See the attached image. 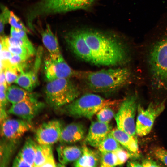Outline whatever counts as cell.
I'll use <instances>...</instances> for the list:
<instances>
[{
    "instance_id": "7",
    "label": "cell",
    "mask_w": 167,
    "mask_h": 167,
    "mask_svg": "<svg viewBox=\"0 0 167 167\" xmlns=\"http://www.w3.org/2000/svg\"><path fill=\"white\" fill-rule=\"evenodd\" d=\"M138 106L137 95L135 93L121 101L114 116L117 127L135 136L136 133L135 118Z\"/></svg>"
},
{
    "instance_id": "10",
    "label": "cell",
    "mask_w": 167,
    "mask_h": 167,
    "mask_svg": "<svg viewBox=\"0 0 167 167\" xmlns=\"http://www.w3.org/2000/svg\"><path fill=\"white\" fill-rule=\"evenodd\" d=\"M44 104L38 100L37 96L12 104L9 113L31 122L32 120L44 108Z\"/></svg>"
},
{
    "instance_id": "2",
    "label": "cell",
    "mask_w": 167,
    "mask_h": 167,
    "mask_svg": "<svg viewBox=\"0 0 167 167\" xmlns=\"http://www.w3.org/2000/svg\"><path fill=\"white\" fill-rule=\"evenodd\" d=\"M145 49L144 61L152 90L167 93V31Z\"/></svg>"
},
{
    "instance_id": "42",
    "label": "cell",
    "mask_w": 167,
    "mask_h": 167,
    "mask_svg": "<svg viewBox=\"0 0 167 167\" xmlns=\"http://www.w3.org/2000/svg\"><path fill=\"white\" fill-rule=\"evenodd\" d=\"M127 166L128 167H142L141 163L134 160L128 161L127 163Z\"/></svg>"
},
{
    "instance_id": "9",
    "label": "cell",
    "mask_w": 167,
    "mask_h": 167,
    "mask_svg": "<svg viewBox=\"0 0 167 167\" xmlns=\"http://www.w3.org/2000/svg\"><path fill=\"white\" fill-rule=\"evenodd\" d=\"M79 71L71 68L61 54L55 56L50 55L44 62V73L47 81L61 78L78 77Z\"/></svg>"
},
{
    "instance_id": "17",
    "label": "cell",
    "mask_w": 167,
    "mask_h": 167,
    "mask_svg": "<svg viewBox=\"0 0 167 167\" xmlns=\"http://www.w3.org/2000/svg\"><path fill=\"white\" fill-rule=\"evenodd\" d=\"M82 153L73 164L76 167H96L100 165L101 155L99 152L92 150L85 144L82 147Z\"/></svg>"
},
{
    "instance_id": "34",
    "label": "cell",
    "mask_w": 167,
    "mask_h": 167,
    "mask_svg": "<svg viewBox=\"0 0 167 167\" xmlns=\"http://www.w3.org/2000/svg\"><path fill=\"white\" fill-rule=\"evenodd\" d=\"M113 152L117 156L118 165L124 164L132 156L129 152H127L122 148L118 149Z\"/></svg>"
},
{
    "instance_id": "30",
    "label": "cell",
    "mask_w": 167,
    "mask_h": 167,
    "mask_svg": "<svg viewBox=\"0 0 167 167\" xmlns=\"http://www.w3.org/2000/svg\"><path fill=\"white\" fill-rule=\"evenodd\" d=\"M0 16V33L1 36L4 35L5 27L9 23L11 11L6 7L2 6Z\"/></svg>"
},
{
    "instance_id": "23",
    "label": "cell",
    "mask_w": 167,
    "mask_h": 167,
    "mask_svg": "<svg viewBox=\"0 0 167 167\" xmlns=\"http://www.w3.org/2000/svg\"><path fill=\"white\" fill-rule=\"evenodd\" d=\"M121 148L120 144L110 133L97 148L101 153L113 152Z\"/></svg>"
},
{
    "instance_id": "25",
    "label": "cell",
    "mask_w": 167,
    "mask_h": 167,
    "mask_svg": "<svg viewBox=\"0 0 167 167\" xmlns=\"http://www.w3.org/2000/svg\"><path fill=\"white\" fill-rule=\"evenodd\" d=\"M4 37L5 42L6 45L25 47L28 49L32 56L35 53V48L29 39L24 40L20 38L12 37L11 36H4Z\"/></svg>"
},
{
    "instance_id": "21",
    "label": "cell",
    "mask_w": 167,
    "mask_h": 167,
    "mask_svg": "<svg viewBox=\"0 0 167 167\" xmlns=\"http://www.w3.org/2000/svg\"><path fill=\"white\" fill-rule=\"evenodd\" d=\"M37 143L31 138L25 141L18 154L31 167H34V159Z\"/></svg>"
},
{
    "instance_id": "29",
    "label": "cell",
    "mask_w": 167,
    "mask_h": 167,
    "mask_svg": "<svg viewBox=\"0 0 167 167\" xmlns=\"http://www.w3.org/2000/svg\"><path fill=\"white\" fill-rule=\"evenodd\" d=\"M9 23L11 27L24 31L29 34L31 33V31L25 26L20 19L12 11H11Z\"/></svg>"
},
{
    "instance_id": "36",
    "label": "cell",
    "mask_w": 167,
    "mask_h": 167,
    "mask_svg": "<svg viewBox=\"0 0 167 167\" xmlns=\"http://www.w3.org/2000/svg\"><path fill=\"white\" fill-rule=\"evenodd\" d=\"M0 58L1 61L9 60L12 57L13 54L10 52L7 48L1 45Z\"/></svg>"
},
{
    "instance_id": "41",
    "label": "cell",
    "mask_w": 167,
    "mask_h": 167,
    "mask_svg": "<svg viewBox=\"0 0 167 167\" xmlns=\"http://www.w3.org/2000/svg\"><path fill=\"white\" fill-rule=\"evenodd\" d=\"M0 84H3L6 85L7 86L8 85L6 82L5 71L4 70L0 71Z\"/></svg>"
},
{
    "instance_id": "14",
    "label": "cell",
    "mask_w": 167,
    "mask_h": 167,
    "mask_svg": "<svg viewBox=\"0 0 167 167\" xmlns=\"http://www.w3.org/2000/svg\"><path fill=\"white\" fill-rule=\"evenodd\" d=\"M112 130L109 124L104 123L98 120L92 122L85 138L86 143L97 148Z\"/></svg>"
},
{
    "instance_id": "22",
    "label": "cell",
    "mask_w": 167,
    "mask_h": 167,
    "mask_svg": "<svg viewBox=\"0 0 167 167\" xmlns=\"http://www.w3.org/2000/svg\"><path fill=\"white\" fill-rule=\"evenodd\" d=\"M53 154L51 145L37 143L35 154L34 167H41L47 158Z\"/></svg>"
},
{
    "instance_id": "16",
    "label": "cell",
    "mask_w": 167,
    "mask_h": 167,
    "mask_svg": "<svg viewBox=\"0 0 167 167\" xmlns=\"http://www.w3.org/2000/svg\"><path fill=\"white\" fill-rule=\"evenodd\" d=\"M110 133L132 155L135 157L138 156V141L135 136L131 135L117 127L112 129Z\"/></svg>"
},
{
    "instance_id": "12",
    "label": "cell",
    "mask_w": 167,
    "mask_h": 167,
    "mask_svg": "<svg viewBox=\"0 0 167 167\" xmlns=\"http://www.w3.org/2000/svg\"><path fill=\"white\" fill-rule=\"evenodd\" d=\"M1 123V135L9 140H15L30 130L31 122L23 119L8 118Z\"/></svg>"
},
{
    "instance_id": "33",
    "label": "cell",
    "mask_w": 167,
    "mask_h": 167,
    "mask_svg": "<svg viewBox=\"0 0 167 167\" xmlns=\"http://www.w3.org/2000/svg\"><path fill=\"white\" fill-rule=\"evenodd\" d=\"M6 44V43H5ZM7 49L13 54L19 55L27 57L32 56L28 49L19 46L6 45Z\"/></svg>"
},
{
    "instance_id": "32",
    "label": "cell",
    "mask_w": 167,
    "mask_h": 167,
    "mask_svg": "<svg viewBox=\"0 0 167 167\" xmlns=\"http://www.w3.org/2000/svg\"><path fill=\"white\" fill-rule=\"evenodd\" d=\"M7 83L8 85L15 82L18 77L19 72L16 70L7 67L4 70Z\"/></svg>"
},
{
    "instance_id": "37",
    "label": "cell",
    "mask_w": 167,
    "mask_h": 167,
    "mask_svg": "<svg viewBox=\"0 0 167 167\" xmlns=\"http://www.w3.org/2000/svg\"><path fill=\"white\" fill-rule=\"evenodd\" d=\"M142 167H160L161 166L153 160L147 158L143 160L141 163Z\"/></svg>"
},
{
    "instance_id": "8",
    "label": "cell",
    "mask_w": 167,
    "mask_h": 167,
    "mask_svg": "<svg viewBox=\"0 0 167 167\" xmlns=\"http://www.w3.org/2000/svg\"><path fill=\"white\" fill-rule=\"evenodd\" d=\"M165 101L152 102L144 109L139 104L137 107L136 133L140 136L146 135L151 131L155 121L165 109Z\"/></svg>"
},
{
    "instance_id": "3",
    "label": "cell",
    "mask_w": 167,
    "mask_h": 167,
    "mask_svg": "<svg viewBox=\"0 0 167 167\" xmlns=\"http://www.w3.org/2000/svg\"><path fill=\"white\" fill-rule=\"evenodd\" d=\"M132 76L129 69L122 67L94 71H79L78 78L84 80L92 91L107 93L127 84L131 81Z\"/></svg>"
},
{
    "instance_id": "15",
    "label": "cell",
    "mask_w": 167,
    "mask_h": 167,
    "mask_svg": "<svg viewBox=\"0 0 167 167\" xmlns=\"http://www.w3.org/2000/svg\"><path fill=\"white\" fill-rule=\"evenodd\" d=\"M86 128L81 123H71L63 127L59 142L62 144L75 143L86 137Z\"/></svg>"
},
{
    "instance_id": "26",
    "label": "cell",
    "mask_w": 167,
    "mask_h": 167,
    "mask_svg": "<svg viewBox=\"0 0 167 167\" xmlns=\"http://www.w3.org/2000/svg\"><path fill=\"white\" fill-rule=\"evenodd\" d=\"M101 154L100 166L111 167L118 165L117 158L114 152L101 153Z\"/></svg>"
},
{
    "instance_id": "28",
    "label": "cell",
    "mask_w": 167,
    "mask_h": 167,
    "mask_svg": "<svg viewBox=\"0 0 167 167\" xmlns=\"http://www.w3.org/2000/svg\"><path fill=\"white\" fill-rule=\"evenodd\" d=\"M42 48L39 47L36 53L34 65L31 70L32 73L33 80L36 87L38 83V73L41 66L42 54Z\"/></svg>"
},
{
    "instance_id": "11",
    "label": "cell",
    "mask_w": 167,
    "mask_h": 167,
    "mask_svg": "<svg viewBox=\"0 0 167 167\" xmlns=\"http://www.w3.org/2000/svg\"><path fill=\"white\" fill-rule=\"evenodd\" d=\"M63 127L61 122L57 120L42 123L36 132L35 137L37 143L51 145L59 142Z\"/></svg>"
},
{
    "instance_id": "24",
    "label": "cell",
    "mask_w": 167,
    "mask_h": 167,
    "mask_svg": "<svg viewBox=\"0 0 167 167\" xmlns=\"http://www.w3.org/2000/svg\"><path fill=\"white\" fill-rule=\"evenodd\" d=\"M15 83L30 92H32L36 87L33 83L31 70L21 72Z\"/></svg>"
},
{
    "instance_id": "31",
    "label": "cell",
    "mask_w": 167,
    "mask_h": 167,
    "mask_svg": "<svg viewBox=\"0 0 167 167\" xmlns=\"http://www.w3.org/2000/svg\"><path fill=\"white\" fill-rule=\"evenodd\" d=\"M153 156L167 166V150L159 146L153 147L152 150Z\"/></svg>"
},
{
    "instance_id": "1",
    "label": "cell",
    "mask_w": 167,
    "mask_h": 167,
    "mask_svg": "<svg viewBox=\"0 0 167 167\" xmlns=\"http://www.w3.org/2000/svg\"><path fill=\"white\" fill-rule=\"evenodd\" d=\"M78 31L91 52L94 64L104 66L122 65L129 60L127 47L118 39L95 30Z\"/></svg>"
},
{
    "instance_id": "39",
    "label": "cell",
    "mask_w": 167,
    "mask_h": 167,
    "mask_svg": "<svg viewBox=\"0 0 167 167\" xmlns=\"http://www.w3.org/2000/svg\"><path fill=\"white\" fill-rule=\"evenodd\" d=\"M57 166L53 154L51 155L46 159L42 167Z\"/></svg>"
},
{
    "instance_id": "18",
    "label": "cell",
    "mask_w": 167,
    "mask_h": 167,
    "mask_svg": "<svg viewBox=\"0 0 167 167\" xmlns=\"http://www.w3.org/2000/svg\"><path fill=\"white\" fill-rule=\"evenodd\" d=\"M57 151L58 161L64 166L68 163L76 161L82 152V147L64 144L57 147Z\"/></svg>"
},
{
    "instance_id": "19",
    "label": "cell",
    "mask_w": 167,
    "mask_h": 167,
    "mask_svg": "<svg viewBox=\"0 0 167 167\" xmlns=\"http://www.w3.org/2000/svg\"><path fill=\"white\" fill-rule=\"evenodd\" d=\"M43 43L51 56H57L61 54L57 37L48 24L40 32Z\"/></svg>"
},
{
    "instance_id": "20",
    "label": "cell",
    "mask_w": 167,
    "mask_h": 167,
    "mask_svg": "<svg viewBox=\"0 0 167 167\" xmlns=\"http://www.w3.org/2000/svg\"><path fill=\"white\" fill-rule=\"evenodd\" d=\"M8 101L12 104L28 100L37 96L19 86L12 85L9 86L6 91Z\"/></svg>"
},
{
    "instance_id": "35",
    "label": "cell",
    "mask_w": 167,
    "mask_h": 167,
    "mask_svg": "<svg viewBox=\"0 0 167 167\" xmlns=\"http://www.w3.org/2000/svg\"><path fill=\"white\" fill-rule=\"evenodd\" d=\"M13 167H31L18 153L12 163Z\"/></svg>"
},
{
    "instance_id": "27",
    "label": "cell",
    "mask_w": 167,
    "mask_h": 167,
    "mask_svg": "<svg viewBox=\"0 0 167 167\" xmlns=\"http://www.w3.org/2000/svg\"><path fill=\"white\" fill-rule=\"evenodd\" d=\"M111 106L105 107L97 112L96 115L98 121L104 123L109 124L115 114Z\"/></svg>"
},
{
    "instance_id": "40",
    "label": "cell",
    "mask_w": 167,
    "mask_h": 167,
    "mask_svg": "<svg viewBox=\"0 0 167 167\" xmlns=\"http://www.w3.org/2000/svg\"><path fill=\"white\" fill-rule=\"evenodd\" d=\"M0 123L8 118V111L7 112L6 109L0 108Z\"/></svg>"
},
{
    "instance_id": "4",
    "label": "cell",
    "mask_w": 167,
    "mask_h": 167,
    "mask_svg": "<svg viewBox=\"0 0 167 167\" xmlns=\"http://www.w3.org/2000/svg\"><path fill=\"white\" fill-rule=\"evenodd\" d=\"M119 102V100L105 99L95 94L87 93L58 110L62 113L74 118L91 119L103 108L112 106Z\"/></svg>"
},
{
    "instance_id": "5",
    "label": "cell",
    "mask_w": 167,
    "mask_h": 167,
    "mask_svg": "<svg viewBox=\"0 0 167 167\" xmlns=\"http://www.w3.org/2000/svg\"><path fill=\"white\" fill-rule=\"evenodd\" d=\"M95 0H40L28 11L26 17L27 25L34 27L37 18L86 8Z\"/></svg>"
},
{
    "instance_id": "38",
    "label": "cell",
    "mask_w": 167,
    "mask_h": 167,
    "mask_svg": "<svg viewBox=\"0 0 167 167\" xmlns=\"http://www.w3.org/2000/svg\"><path fill=\"white\" fill-rule=\"evenodd\" d=\"M6 92L0 91V108L6 109L8 101L6 96Z\"/></svg>"
},
{
    "instance_id": "6",
    "label": "cell",
    "mask_w": 167,
    "mask_h": 167,
    "mask_svg": "<svg viewBox=\"0 0 167 167\" xmlns=\"http://www.w3.org/2000/svg\"><path fill=\"white\" fill-rule=\"evenodd\" d=\"M44 94L47 104L58 110L79 97L80 91L69 78H61L48 81Z\"/></svg>"
},
{
    "instance_id": "13",
    "label": "cell",
    "mask_w": 167,
    "mask_h": 167,
    "mask_svg": "<svg viewBox=\"0 0 167 167\" xmlns=\"http://www.w3.org/2000/svg\"><path fill=\"white\" fill-rule=\"evenodd\" d=\"M64 39L67 45L75 54L84 61L94 64L91 52L78 30L67 33Z\"/></svg>"
}]
</instances>
